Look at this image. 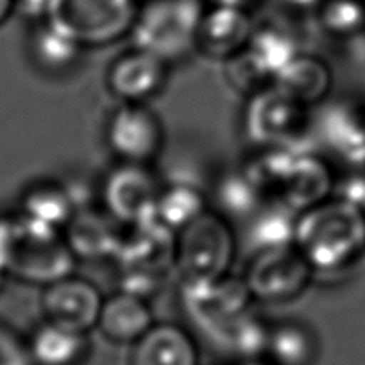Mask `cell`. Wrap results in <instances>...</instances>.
I'll return each instance as SVG.
<instances>
[{"mask_svg":"<svg viewBox=\"0 0 365 365\" xmlns=\"http://www.w3.org/2000/svg\"><path fill=\"white\" fill-rule=\"evenodd\" d=\"M294 245L315 272H342L365 256V210L331 195L297 215Z\"/></svg>","mask_w":365,"mask_h":365,"instance_id":"cell-1","label":"cell"},{"mask_svg":"<svg viewBox=\"0 0 365 365\" xmlns=\"http://www.w3.org/2000/svg\"><path fill=\"white\" fill-rule=\"evenodd\" d=\"M76 265L63 231L33 222L19 212L0 215V267L6 276L47 287L76 272Z\"/></svg>","mask_w":365,"mask_h":365,"instance_id":"cell-2","label":"cell"},{"mask_svg":"<svg viewBox=\"0 0 365 365\" xmlns=\"http://www.w3.org/2000/svg\"><path fill=\"white\" fill-rule=\"evenodd\" d=\"M178 233L160 220L124 227L120 245L113 258L118 290L149 299L175 270Z\"/></svg>","mask_w":365,"mask_h":365,"instance_id":"cell-3","label":"cell"},{"mask_svg":"<svg viewBox=\"0 0 365 365\" xmlns=\"http://www.w3.org/2000/svg\"><path fill=\"white\" fill-rule=\"evenodd\" d=\"M202 0H140L133 26L131 45L153 52L168 65H178L195 54Z\"/></svg>","mask_w":365,"mask_h":365,"instance_id":"cell-4","label":"cell"},{"mask_svg":"<svg viewBox=\"0 0 365 365\" xmlns=\"http://www.w3.org/2000/svg\"><path fill=\"white\" fill-rule=\"evenodd\" d=\"M238 252L233 222L208 208L178 233L175 270L182 283H205L231 274Z\"/></svg>","mask_w":365,"mask_h":365,"instance_id":"cell-5","label":"cell"},{"mask_svg":"<svg viewBox=\"0 0 365 365\" xmlns=\"http://www.w3.org/2000/svg\"><path fill=\"white\" fill-rule=\"evenodd\" d=\"M299 36L283 22H258L249 43L224 61V77L238 96L251 97L272 86L278 73L301 54Z\"/></svg>","mask_w":365,"mask_h":365,"instance_id":"cell-6","label":"cell"},{"mask_svg":"<svg viewBox=\"0 0 365 365\" xmlns=\"http://www.w3.org/2000/svg\"><path fill=\"white\" fill-rule=\"evenodd\" d=\"M312 131V110L279 90L269 86L245 99L242 133L252 149H304Z\"/></svg>","mask_w":365,"mask_h":365,"instance_id":"cell-7","label":"cell"},{"mask_svg":"<svg viewBox=\"0 0 365 365\" xmlns=\"http://www.w3.org/2000/svg\"><path fill=\"white\" fill-rule=\"evenodd\" d=\"M138 8L140 0H51L45 20L90 51L129 36Z\"/></svg>","mask_w":365,"mask_h":365,"instance_id":"cell-8","label":"cell"},{"mask_svg":"<svg viewBox=\"0 0 365 365\" xmlns=\"http://www.w3.org/2000/svg\"><path fill=\"white\" fill-rule=\"evenodd\" d=\"M315 274L292 244L251 255L242 279L255 303L283 304L299 299L312 287Z\"/></svg>","mask_w":365,"mask_h":365,"instance_id":"cell-9","label":"cell"},{"mask_svg":"<svg viewBox=\"0 0 365 365\" xmlns=\"http://www.w3.org/2000/svg\"><path fill=\"white\" fill-rule=\"evenodd\" d=\"M255 304L244 279L231 274L215 282L182 283V314L215 344Z\"/></svg>","mask_w":365,"mask_h":365,"instance_id":"cell-10","label":"cell"},{"mask_svg":"<svg viewBox=\"0 0 365 365\" xmlns=\"http://www.w3.org/2000/svg\"><path fill=\"white\" fill-rule=\"evenodd\" d=\"M161 181L150 165L122 163L106 172L97 185L99 205L124 227L156 219Z\"/></svg>","mask_w":365,"mask_h":365,"instance_id":"cell-11","label":"cell"},{"mask_svg":"<svg viewBox=\"0 0 365 365\" xmlns=\"http://www.w3.org/2000/svg\"><path fill=\"white\" fill-rule=\"evenodd\" d=\"M104 142L122 163L150 165L165 149V128L149 104L118 103L104 125Z\"/></svg>","mask_w":365,"mask_h":365,"instance_id":"cell-12","label":"cell"},{"mask_svg":"<svg viewBox=\"0 0 365 365\" xmlns=\"http://www.w3.org/2000/svg\"><path fill=\"white\" fill-rule=\"evenodd\" d=\"M170 68L165 59L131 45L108 66L106 88L118 103L147 104L165 90Z\"/></svg>","mask_w":365,"mask_h":365,"instance_id":"cell-13","label":"cell"},{"mask_svg":"<svg viewBox=\"0 0 365 365\" xmlns=\"http://www.w3.org/2000/svg\"><path fill=\"white\" fill-rule=\"evenodd\" d=\"M256 24L245 4L208 2L199 22L195 51L212 61H227L249 43Z\"/></svg>","mask_w":365,"mask_h":365,"instance_id":"cell-14","label":"cell"},{"mask_svg":"<svg viewBox=\"0 0 365 365\" xmlns=\"http://www.w3.org/2000/svg\"><path fill=\"white\" fill-rule=\"evenodd\" d=\"M104 296L99 287L76 272L43 287L40 307L47 321L88 333L97 328Z\"/></svg>","mask_w":365,"mask_h":365,"instance_id":"cell-15","label":"cell"},{"mask_svg":"<svg viewBox=\"0 0 365 365\" xmlns=\"http://www.w3.org/2000/svg\"><path fill=\"white\" fill-rule=\"evenodd\" d=\"M124 226L118 224L103 206H84L73 213L63 230L66 244L77 262H113L120 245Z\"/></svg>","mask_w":365,"mask_h":365,"instance_id":"cell-16","label":"cell"},{"mask_svg":"<svg viewBox=\"0 0 365 365\" xmlns=\"http://www.w3.org/2000/svg\"><path fill=\"white\" fill-rule=\"evenodd\" d=\"M319 131L326 147L346 167L365 165V106L356 103L333 104L322 113Z\"/></svg>","mask_w":365,"mask_h":365,"instance_id":"cell-17","label":"cell"},{"mask_svg":"<svg viewBox=\"0 0 365 365\" xmlns=\"http://www.w3.org/2000/svg\"><path fill=\"white\" fill-rule=\"evenodd\" d=\"M129 365H199L194 336L174 322H154L153 328L133 344Z\"/></svg>","mask_w":365,"mask_h":365,"instance_id":"cell-18","label":"cell"},{"mask_svg":"<svg viewBox=\"0 0 365 365\" xmlns=\"http://www.w3.org/2000/svg\"><path fill=\"white\" fill-rule=\"evenodd\" d=\"M149 301L135 294L117 290L104 297L97 329L108 340L117 344H135L154 326Z\"/></svg>","mask_w":365,"mask_h":365,"instance_id":"cell-19","label":"cell"},{"mask_svg":"<svg viewBox=\"0 0 365 365\" xmlns=\"http://www.w3.org/2000/svg\"><path fill=\"white\" fill-rule=\"evenodd\" d=\"M16 212L41 226L63 231L77 212V205L66 181L45 178L24 188Z\"/></svg>","mask_w":365,"mask_h":365,"instance_id":"cell-20","label":"cell"},{"mask_svg":"<svg viewBox=\"0 0 365 365\" xmlns=\"http://www.w3.org/2000/svg\"><path fill=\"white\" fill-rule=\"evenodd\" d=\"M274 86L314 110L331 93L333 70L329 63L319 56L301 52L278 73Z\"/></svg>","mask_w":365,"mask_h":365,"instance_id":"cell-21","label":"cell"},{"mask_svg":"<svg viewBox=\"0 0 365 365\" xmlns=\"http://www.w3.org/2000/svg\"><path fill=\"white\" fill-rule=\"evenodd\" d=\"M86 48L52 26L48 20L33 22L29 34V58L48 77L68 76L77 68Z\"/></svg>","mask_w":365,"mask_h":365,"instance_id":"cell-22","label":"cell"},{"mask_svg":"<svg viewBox=\"0 0 365 365\" xmlns=\"http://www.w3.org/2000/svg\"><path fill=\"white\" fill-rule=\"evenodd\" d=\"M34 365H79L90 351L88 333L45 319L27 336Z\"/></svg>","mask_w":365,"mask_h":365,"instance_id":"cell-23","label":"cell"},{"mask_svg":"<svg viewBox=\"0 0 365 365\" xmlns=\"http://www.w3.org/2000/svg\"><path fill=\"white\" fill-rule=\"evenodd\" d=\"M208 197L210 208L222 213L231 222L237 219L247 220L269 201L244 165L224 172L215 181L212 195Z\"/></svg>","mask_w":365,"mask_h":365,"instance_id":"cell-24","label":"cell"},{"mask_svg":"<svg viewBox=\"0 0 365 365\" xmlns=\"http://www.w3.org/2000/svg\"><path fill=\"white\" fill-rule=\"evenodd\" d=\"M299 213L283 202L267 201L245 220V244L251 255L292 245Z\"/></svg>","mask_w":365,"mask_h":365,"instance_id":"cell-25","label":"cell"},{"mask_svg":"<svg viewBox=\"0 0 365 365\" xmlns=\"http://www.w3.org/2000/svg\"><path fill=\"white\" fill-rule=\"evenodd\" d=\"M319 342L314 329L301 321L270 326L267 356L272 365H314Z\"/></svg>","mask_w":365,"mask_h":365,"instance_id":"cell-26","label":"cell"},{"mask_svg":"<svg viewBox=\"0 0 365 365\" xmlns=\"http://www.w3.org/2000/svg\"><path fill=\"white\" fill-rule=\"evenodd\" d=\"M210 208V197L190 182L163 185L158 199L156 220L179 233Z\"/></svg>","mask_w":365,"mask_h":365,"instance_id":"cell-27","label":"cell"},{"mask_svg":"<svg viewBox=\"0 0 365 365\" xmlns=\"http://www.w3.org/2000/svg\"><path fill=\"white\" fill-rule=\"evenodd\" d=\"M269 335L270 324H267L262 315L251 308L220 336L217 346L242 360H255L267 354Z\"/></svg>","mask_w":365,"mask_h":365,"instance_id":"cell-28","label":"cell"},{"mask_svg":"<svg viewBox=\"0 0 365 365\" xmlns=\"http://www.w3.org/2000/svg\"><path fill=\"white\" fill-rule=\"evenodd\" d=\"M314 19L326 36L349 40L365 33V0H324Z\"/></svg>","mask_w":365,"mask_h":365,"instance_id":"cell-29","label":"cell"},{"mask_svg":"<svg viewBox=\"0 0 365 365\" xmlns=\"http://www.w3.org/2000/svg\"><path fill=\"white\" fill-rule=\"evenodd\" d=\"M0 365H34L27 336L0 321Z\"/></svg>","mask_w":365,"mask_h":365,"instance_id":"cell-30","label":"cell"},{"mask_svg":"<svg viewBox=\"0 0 365 365\" xmlns=\"http://www.w3.org/2000/svg\"><path fill=\"white\" fill-rule=\"evenodd\" d=\"M333 195L365 210V165L346 167L340 178L336 175Z\"/></svg>","mask_w":365,"mask_h":365,"instance_id":"cell-31","label":"cell"},{"mask_svg":"<svg viewBox=\"0 0 365 365\" xmlns=\"http://www.w3.org/2000/svg\"><path fill=\"white\" fill-rule=\"evenodd\" d=\"M322 2L324 0H274V4L290 16L315 15Z\"/></svg>","mask_w":365,"mask_h":365,"instance_id":"cell-32","label":"cell"},{"mask_svg":"<svg viewBox=\"0 0 365 365\" xmlns=\"http://www.w3.org/2000/svg\"><path fill=\"white\" fill-rule=\"evenodd\" d=\"M16 13L26 16L29 22H40L47 19L51 0H15Z\"/></svg>","mask_w":365,"mask_h":365,"instance_id":"cell-33","label":"cell"},{"mask_svg":"<svg viewBox=\"0 0 365 365\" xmlns=\"http://www.w3.org/2000/svg\"><path fill=\"white\" fill-rule=\"evenodd\" d=\"M13 13H16L15 0H0V27L11 19Z\"/></svg>","mask_w":365,"mask_h":365,"instance_id":"cell-34","label":"cell"},{"mask_svg":"<svg viewBox=\"0 0 365 365\" xmlns=\"http://www.w3.org/2000/svg\"><path fill=\"white\" fill-rule=\"evenodd\" d=\"M242 365H269V364H267V361H263L262 358H255V360H244L242 361Z\"/></svg>","mask_w":365,"mask_h":365,"instance_id":"cell-35","label":"cell"},{"mask_svg":"<svg viewBox=\"0 0 365 365\" xmlns=\"http://www.w3.org/2000/svg\"><path fill=\"white\" fill-rule=\"evenodd\" d=\"M4 278H6V272H4V269L0 267V287H2V283H4Z\"/></svg>","mask_w":365,"mask_h":365,"instance_id":"cell-36","label":"cell"}]
</instances>
